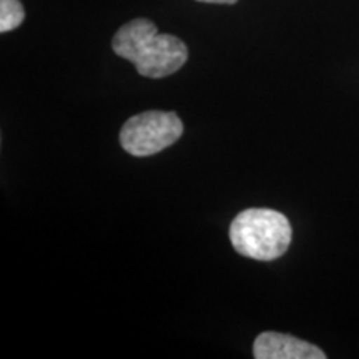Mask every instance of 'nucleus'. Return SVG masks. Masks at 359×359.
I'll use <instances>...</instances> for the list:
<instances>
[{
	"mask_svg": "<svg viewBox=\"0 0 359 359\" xmlns=\"http://www.w3.org/2000/svg\"><path fill=\"white\" fill-rule=\"evenodd\" d=\"M111 48L132 62L143 77L163 79L175 74L188 60V47L170 34H158L151 20L135 19L116 30Z\"/></svg>",
	"mask_w": 359,
	"mask_h": 359,
	"instance_id": "f257e3e1",
	"label": "nucleus"
},
{
	"mask_svg": "<svg viewBox=\"0 0 359 359\" xmlns=\"http://www.w3.org/2000/svg\"><path fill=\"white\" fill-rule=\"evenodd\" d=\"M291 224L285 215L271 208H250L236 215L230 224V241L241 257L273 262L291 243Z\"/></svg>",
	"mask_w": 359,
	"mask_h": 359,
	"instance_id": "f03ea898",
	"label": "nucleus"
},
{
	"mask_svg": "<svg viewBox=\"0 0 359 359\" xmlns=\"http://www.w3.org/2000/svg\"><path fill=\"white\" fill-rule=\"evenodd\" d=\"M183 135L175 111L150 110L128 118L120 130V145L132 156H150L173 145Z\"/></svg>",
	"mask_w": 359,
	"mask_h": 359,
	"instance_id": "7ed1b4c3",
	"label": "nucleus"
},
{
	"mask_svg": "<svg viewBox=\"0 0 359 359\" xmlns=\"http://www.w3.org/2000/svg\"><path fill=\"white\" fill-rule=\"evenodd\" d=\"M253 356L257 359H325L326 354L294 336L266 331L255 339Z\"/></svg>",
	"mask_w": 359,
	"mask_h": 359,
	"instance_id": "20e7f679",
	"label": "nucleus"
},
{
	"mask_svg": "<svg viewBox=\"0 0 359 359\" xmlns=\"http://www.w3.org/2000/svg\"><path fill=\"white\" fill-rule=\"evenodd\" d=\"M25 19L24 7L19 0H0V32L17 29Z\"/></svg>",
	"mask_w": 359,
	"mask_h": 359,
	"instance_id": "39448f33",
	"label": "nucleus"
},
{
	"mask_svg": "<svg viewBox=\"0 0 359 359\" xmlns=\"http://www.w3.org/2000/svg\"><path fill=\"white\" fill-rule=\"evenodd\" d=\"M196 2H203V4H223V6H233V4H236L238 0H196Z\"/></svg>",
	"mask_w": 359,
	"mask_h": 359,
	"instance_id": "423d86ee",
	"label": "nucleus"
}]
</instances>
